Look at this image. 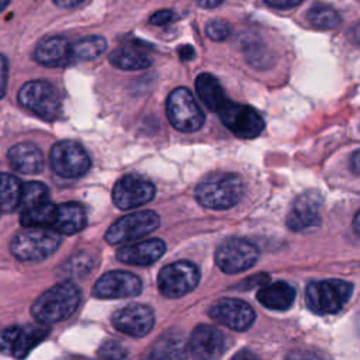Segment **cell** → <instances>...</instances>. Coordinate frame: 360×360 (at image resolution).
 <instances>
[{
  "label": "cell",
  "instance_id": "5b68a950",
  "mask_svg": "<svg viewBox=\"0 0 360 360\" xmlns=\"http://www.w3.org/2000/svg\"><path fill=\"white\" fill-rule=\"evenodd\" d=\"M17 98L25 110L46 121L56 120L62 110L58 90L46 80L27 82L20 89Z\"/></svg>",
  "mask_w": 360,
  "mask_h": 360
},
{
  "label": "cell",
  "instance_id": "cb8c5ba5",
  "mask_svg": "<svg viewBox=\"0 0 360 360\" xmlns=\"http://www.w3.org/2000/svg\"><path fill=\"white\" fill-rule=\"evenodd\" d=\"M110 63L122 70H141L152 63V58L142 49L134 45H122L115 48L110 56Z\"/></svg>",
  "mask_w": 360,
  "mask_h": 360
},
{
  "label": "cell",
  "instance_id": "ab89813d",
  "mask_svg": "<svg viewBox=\"0 0 360 360\" xmlns=\"http://www.w3.org/2000/svg\"><path fill=\"white\" fill-rule=\"evenodd\" d=\"M359 217H360V214L356 212L354 219H353V228H354V232H356L357 235H359Z\"/></svg>",
  "mask_w": 360,
  "mask_h": 360
},
{
  "label": "cell",
  "instance_id": "d590c367",
  "mask_svg": "<svg viewBox=\"0 0 360 360\" xmlns=\"http://www.w3.org/2000/svg\"><path fill=\"white\" fill-rule=\"evenodd\" d=\"M87 0H53V3L62 8H76L83 6Z\"/></svg>",
  "mask_w": 360,
  "mask_h": 360
},
{
  "label": "cell",
  "instance_id": "8d00e7d4",
  "mask_svg": "<svg viewBox=\"0 0 360 360\" xmlns=\"http://www.w3.org/2000/svg\"><path fill=\"white\" fill-rule=\"evenodd\" d=\"M179 55L181 60H190L194 58V49L190 45H184L179 48Z\"/></svg>",
  "mask_w": 360,
  "mask_h": 360
},
{
  "label": "cell",
  "instance_id": "9a60e30c",
  "mask_svg": "<svg viewBox=\"0 0 360 360\" xmlns=\"http://www.w3.org/2000/svg\"><path fill=\"white\" fill-rule=\"evenodd\" d=\"M210 316L215 322L238 332L249 329L256 319L255 309L248 302L229 297L221 298L212 304L210 308Z\"/></svg>",
  "mask_w": 360,
  "mask_h": 360
},
{
  "label": "cell",
  "instance_id": "836d02e7",
  "mask_svg": "<svg viewBox=\"0 0 360 360\" xmlns=\"http://www.w3.org/2000/svg\"><path fill=\"white\" fill-rule=\"evenodd\" d=\"M270 7L278 10H290L302 3V0H264Z\"/></svg>",
  "mask_w": 360,
  "mask_h": 360
},
{
  "label": "cell",
  "instance_id": "ac0fdd59",
  "mask_svg": "<svg viewBox=\"0 0 360 360\" xmlns=\"http://www.w3.org/2000/svg\"><path fill=\"white\" fill-rule=\"evenodd\" d=\"M322 197L318 191H307L301 194L294 202L287 215V226L291 231H301L308 226L319 224V211Z\"/></svg>",
  "mask_w": 360,
  "mask_h": 360
},
{
  "label": "cell",
  "instance_id": "1f68e13d",
  "mask_svg": "<svg viewBox=\"0 0 360 360\" xmlns=\"http://www.w3.org/2000/svg\"><path fill=\"white\" fill-rule=\"evenodd\" d=\"M127 350L125 347H122L120 343L114 342V340H108L105 343H103L98 349V356L105 357V359H124L127 357Z\"/></svg>",
  "mask_w": 360,
  "mask_h": 360
},
{
  "label": "cell",
  "instance_id": "44dd1931",
  "mask_svg": "<svg viewBox=\"0 0 360 360\" xmlns=\"http://www.w3.org/2000/svg\"><path fill=\"white\" fill-rule=\"evenodd\" d=\"M87 217L84 207L79 202L69 201L62 204H55L53 218L51 228L63 235H73L86 226Z\"/></svg>",
  "mask_w": 360,
  "mask_h": 360
},
{
  "label": "cell",
  "instance_id": "8992f818",
  "mask_svg": "<svg viewBox=\"0 0 360 360\" xmlns=\"http://www.w3.org/2000/svg\"><path fill=\"white\" fill-rule=\"evenodd\" d=\"M166 112L170 124L181 132L198 131L205 115L187 87L174 89L166 101Z\"/></svg>",
  "mask_w": 360,
  "mask_h": 360
},
{
  "label": "cell",
  "instance_id": "f1b7e54d",
  "mask_svg": "<svg viewBox=\"0 0 360 360\" xmlns=\"http://www.w3.org/2000/svg\"><path fill=\"white\" fill-rule=\"evenodd\" d=\"M307 17L314 27L322 28V30H332L338 27L342 21L340 14L333 7L328 4H321V3L314 4L308 10Z\"/></svg>",
  "mask_w": 360,
  "mask_h": 360
},
{
  "label": "cell",
  "instance_id": "d6a6232c",
  "mask_svg": "<svg viewBox=\"0 0 360 360\" xmlns=\"http://www.w3.org/2000/svg\"><path fill=\"white\" fill-rule=\"evenodd\" d=\"M177 18L176 13H173L172 10H159L156 13L152 14V17L149 18V22L152 25H158V27H163L167 24H172L174 20Z\"/></svg>",
  "mask_w": 360,
  "mask_h": 360
},
{
  "label": "cell",
  "instance_id": "7a4b0ae2",
  "mask_svg": "<svg viewBox=\"0 0 360 360\" xmlns=\"http://www.w3.org/2000/svg\"><path fill=\"white\" fill-rule=\"evenodd\" d=\"M243 181L235 173H214L195 188L197 201L210 210H226L243 197Z\"/></svg>",
  "mask_w": 360,
  "mask_h": 360
},
{
  "label": "cell",
  "instance_id": "6da1fadb",
  "mask_svg": "<svg viewBox=\"0 0 360 360\" xmlns=\"http://www.w3.org/2000/svg\"><path fill=\"white\" fill-rule=\"evenodd\" d=\"M82 301L79 287L70 281H62L44 291L31 305V314L39 323L51 325L72 316Z\"/></svg>",
  "mask_w": 360,
  "mask_h": 360
},
{
  "label": "cell",
  "instance_id": "7402d4cb",
  "mask_svg": "<svg viewBox=\"0 0 360 360\" xmlns=\"http://www.w3.org/2000/svg\"><path fill=\"white\" fill-rule=\"evenodd\" d=\"M8 162L14 170L22 174H37L44 169L42 150L31 142H21L10 148Z\"/></svg>",
  "mask_w": 360,
  "mask_h": 360
},
{
  "label": "cell",
  "instance_id": "60d3db41",
  "mask_svg": "<svg viewBox=\"0 0 360 360\" xmlns=\"http://www.w3.org/2000/svg\"><path fill=\"white\" fill-rule=\"evenodd\" d=\"M10 3V0H0V13L6 8V6Z\"/></svg>",
  "mask_w": 360,
  "mask_h": 360
},
{
  "label": "cell",
  "instance_id": "9c48e42d",
  "mask_svg": "<svg viewBox=\"0 0 360 360\" xmlns=\"http://www.w3.org/2000/svg\"><path fill=\"white\" fill-rule=\"evenodd\" d=\"M200 281L198 267L188 260L165 266L158 276V288L166 298H179L193 291Z\"/></svg>",
  "mask_w": 360,
  "mask_h": 360
},
{
  "label": "cell",
  "instance_id": "2e32d148",
  "mask_svg": "<svg viewBox=\"0 0 360 360\" xmlns=\"http://www.w3.org/2000/svg\"><path fill=\"white\" fill-rule=\"evenodd\" d=\"M142 291V281L138 276L129 271H108L104 273L93 287V295L103 300H115L135 297Z\"/></svg>",
  "mask_w": 360,
  "mask_h": 360
},
{
  "label": "cell",
  "instance_id": "ffe728a7",
  "mask_svg": "<svg viewBox=\"0 0 360 360\" xmlns=\"http://www.w3.org/2000/svg\"><path fill=\"white\" fill-rule=\"evenodd\" d=\"M34 59L48 68L66 66L72 59V44L63 37H49L42 39L35 51Z\"/></svg>",
  "mask_w": 360,
  "mask_h": 360
},
{
  "label": "cell",
  "instance_id": "74e56055",
  "mask_svg": "<svg viewBox=\"0 0 360 360\" xmlns=\"http://www.w3.org/2000/svg\"><path fill=\"white\" fill-rule=\"evenodd\" d=\"M225 0H198L200 7L202 8H215L218 6H221Z\"/></svg>",
  "mask_w": 360,
  "mask_h": 360
},
{
  "label": "cell",
  "instance_id": "52a82bcc",
  "mask_svg": "<svg viewBox=\"0 0 360 360\" xmlns=\"http://www.w3.org/2000/svg\"><path fill=\"white\" fill-rule=\"evenodd\" d=\"M222 124L238 138L252 139L264 129V120L257 110L248 104L235 103L229 98L217 110Z\"/></svg>",
  "mask_w": 360,
  "mask_h": 360
},
{
  "label": "cell",
  "instance_id": "f546056e",
  "mask_svg": "<svg viewBox=\"0 0 360 360\" xmlns=\"http://www.w3.org/2000/svg\"><path fill=\"white\" fill-rule=\"evenodd\" d=\"M53 210H55V204L48 201V202H45L39 207L21 211L20 222L24 226H46V228H51L52 218H53Z\"/></svg>",
  "mask_w": 360,
  "mask_h": 360
},
{
  "label": "cell",
  "instance_id": "f35d334b",
  "mask_svg": "<svg viewBox=\"0 0 360 360\" xmlns=\"http://www.w3.org/2000/svg\"><path fill=\"white\" fill-rule=\"evenodd\" d=\"M350 162H352V170L357 174L359 173V150L353 152Z\"/></svg>",
  "mask_w": 360,
  "mask_h": 360
},
{
  "label": "cell",
  "instance_id": "d4e9b609",
  "mask_svg": "<svg viewBox=\"0 0 360 360\" xmlns=\"http://www.w3.org/2000/svg\"><path fill=\"white\" fill-rule=\"evenodd\" d=\"M195 90L201 101L215 112L228 98L219 80L211 73H200L197 76Z\"/></svg>",
  "mask_w": 360,
  "mask_h": 360
},
{
  "label": "cell",
  "instance_id": "d6986e66",
  "mask_svg": "<svg viewBox=\"0 0 360 360\" xmlns=\"http://www.w3.org/2000/svg\"><path fill=\"white\" fill-rule=\"evenodd\" d=\"M166 245L162 239L152 238L117 249V259L131 266H149L163 256Z\"/></svg>",
  "mask_w": 360,
  "mask_h": 360
},
{
  "label": "cell",
  "instance_id": "5bb4252c",
  "mask_svg": "<svg viewBox=\"0 0 360 360\" xmlns=\"http://www.w3.org/2000/svg\"><path fill=\"white\" fill-rule=\"evenodd\" d=\"M112 326L131 338L146 336L155 325L153 309L143 304H128L111 315Z\"/></svg>",
  "mask_w": 360,
  "mask_h": 360
},
{
  "label": "cell",
  "instance_id": "e575fe53",
  "mask_svg": "<svg viewBox=\"0 0 360 360\" xmlns=\"http://www.w3.org/2000/svg\"><path fill=\"white\" fill-rule=\"evenodd\" d=\"M7 73H8V65L7 59L0 53V98L6 93V86H7Z\"/></svg>",
  "mask_w": 360,
  "mask_h": 360
},
{
  "label": "cell",
  "instance_id": "4316f807",
  "mask_svg": "<svg viewBox=\"0 0 360 360\" xmlns=\"http://www.w3.org/2000/svg\"><path fill=\"white\" fill-rule=\"evenodd\" d=\"M107 48L105 38L100 35L83 37L72 44V59L73 60H91L100 56Z\"/></svg>",
  "mask_w": 360,
  "mask_h": 360
},
{
  "label": "cell",
  "instance_id": "603a6c76",
  "mask_svg": "<svg viewBox=\"0 0 360 360\" xmlns=\"http://www.w3.org/2000/svg\"><path fill=\"white\" fill-rule=\"evenodd\" d=\"M257 301L273 311L288 309L295 300V290L285 281H276L263 284L256 294Z\"/></svg>",
  "mask_w": 360,
  "mask_h": 360
},
{
  "label": "cell",
  "instance_id": "ba28073f",
  "mask_svg": "<svg viewBox=\"0 0 360 360\" xmlns=\"http://www.w3.org/2000/svg\"><path fill=\"white\" fill-rule=\"evenodd\" d=\"M52 170L60 177L76 179L86 174L91 166V160L86 149L75 141L56 142L49 153Z\"/></svg>",
  "mask_w": 360,
  "mask_h": 360
},
{
  "label": "cell",
  "instance_id": "83f0119b",
  "mask_svg": "<svg viewBox=\"0 0 360 360\" xmlns=\"http://www.w3.org/2000/svg\"><path fill=\"white\" fill-rule=\"evenodd\" d=\"M49 201V188L41 181H28L21 187V198L18 208L20 211H25L30 208L39 207Z\"/></svg>",
  "mask_w": 360,
  "mask_h": 360
},
{
  "label": "cell",
  "instance_id": "7c38bea8",
  "mask_svg": "<svg viewBox=\"0 0 360 360\" xmlns=\"http://www.w3.org/2000/svg\"><path fill=\"white\" fill-rule=\"evenodd\" d=\"M49 335L45 323L28 326H10L0 330V352L17 359L25 357L39 342Z\"/></svg>",
  "mask_w": 360,
  "mask_h": 360
},
{
  "label": "cell",
  "instance_id": "4fadbf2b",
  "mask_svg": "<svg viewBox=\"0 0 360 360\" xmlns=\"http://www.w3.org/2000/svg\"><path fill=\"white\" fill-rule=\"evenodd\" d=\"M155 184L135 174L122 176L112 187L111 198L117 208L131 210L149 202L155 197Z\"/></svg>",
  "mask_w": 360,
  "mask_h": 360
},
{
  "label": "cell",
  "instance_id": "4dcf8cb0",
  "mask_svg": "<svg viewBox=\"0 0 360 360\" xmlns=\"http://www.w3.org/2000/svg\"><path fill=\"white\" fill-rule=\"evenodd\" d=\"M205 34L210 39L221 42L231 35V25L224 20H214L207 24Z\"/></svg>",
  "mask_w": 360,
  "mask_h": 360
},
{
  "label": "cell",
  "instance_id": "30bf717a",
  "mask_svg": "<svg viewBox=\"0 0 360 360\" xmlns=\"http://www.w3.org/2000/svg\"><path fill=\"white\" fill-rule=\"evenodd\" d=\"M160 224L155 211H136L118 218L105 232L110 245L128 243L152 233Z\"/></svg>",
  "mask_w": 360,
  "mask_h": 360
},
{
  "label": "cell",
  "instance_id": "484cf974",
  "mask_svg": "<svg viewBox=\"0 0 360 360\" xmlns=\"http://www.w3.org/2000/svg\"><path fill=\"white\" fill-rule=\"evenodd\" d=\"M21 187L22 184L15 176L0 173V212H13L18 208Z\"/></svg>",
  "mask_w": 360,
  "mask_h": 360
},
{
  "label": "cell",
  "instance_id": "3957f363",
  "mask_svg": "<svg viewBox=\"0 0 360 360\" xmlns=\"http://www.w3.org/2000/svg\"><path fill=\"white\" fill-rule=\"evenodd\" d=\"M60 233L46 226H25L10 243L13 256L22 262H39L56 252Z\"/></svg>",
  "mask_w": 360,
  "mask_h": 360
},
{
  "label": "cell",
  "instance_id": "8fae6325",
  "mask_svg": "<svg viewBox=\"0 0 360 360\" xmlns=\"http://www.w3.org/2000/svg\"><path fill=\"white\" fill-rule=\"evenodd\" d=\"M259 259V249L255 243L243 238H229L215 250L217 266L228 274L240 273L250 269Z\"/></svg>",
  "mask_w": 360,
  "mask_h": 360
},
{
  "label": "cell",
  "instance_id": "e0dca14e",
  "mask_svg": "<svg viewBox=\"0 0 360 360\" xmlns=\"http://www.w3.org/2000/svg\"><path fill=\"white\" fill-rule=\"evenodd\" d=\"M224 333L210 325H197L186 345V354L193 359L214 360L225 352Z\"/></svg>",
  "mask_w": 360,
  "mask_h": 360
},
{
  "label": "cell",
  "instance_id": "277c9868",
  "mask_svg": "<svg viewBox=\"0 0 360 360\" xmlns=\"http://www.w3.org/2000/svg\"><path fill=\"white\" fill-rule=\"evenodd\" d=\"M352 291L353 285L345 280H316L308 283L305 302L316 315L338 314L350 300Z\"/></svg>",
  "mask_w": 360,
  "mask_h": 360
}]
</instances>
